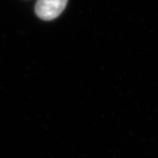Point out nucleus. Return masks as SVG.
<instances>
[{"instance_id": "f257e3e1", "label": "nucleus", "mask_w": 158, "mask_h": 158, "mask_svg": "<svg viewBox=\"0 0 158 158\" xmlns=\"http://www.w3.org/2000/svg\"><path fill=\"white\" fill-rule=\"evenodd\" d=\"M68 0H38L35 6V13L40 19L52 20L61 14Z\"/></svg>"}]
</instances>
